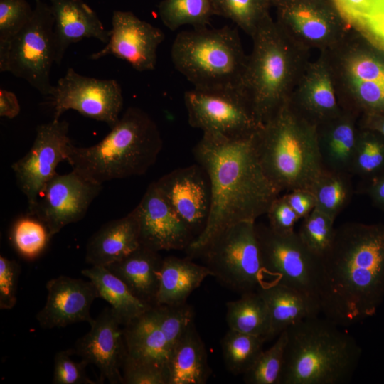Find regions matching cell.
<instances>
[{"instance_id": "cell-49", "label": "cell", "mask_w": 384, "mask_h": 384, "mask_svg": "<svg viewBox=\"0 0 384 384\" xmlns=\"http://www.w3.org/2000/svg\"><path fill=\"white\" fill-rule=\"evenodd\" d=\"M363 192L375 207L384 211V173L369 179Z\"/></svg>"}, {"instance_id": "cell-44", "label": "cell", "mask_w": 384, "mask_h": 384, "mask_svg": "<svg viewBox=\"0 0 384 384\" xmlns=\"http://www.w3.org/2000/svg\"><path fill=\"white\" fill-rule=\"evenodd\" d=\"M309 109L324 117L336 110V100L331 84L327 79H321L314 84L309 97Z\"/></svg>"}, {"instance_id": "cell-27", "label": "cell", "mask_w": 384, "mask_h": 384, "mask_svg": "<svg viewBox=\"0 0 384 384\" xmlns=\"http://www.w3.org/2000/svg\"><path fill=\"white\" fill-rule=\"evenodd\" d=\"M81 272L93 283L98 297L110 304L123 326L154 306L136 297L122 279L104 266H92Z\"/></svg>"}, {"instance_id": "cell-32", "label": "cell", "mask_w": 384, "mask_h": 384, "mask_svg": "<svg viewBox=\"0 0 384 384\" xmlns=\"http://www.w3.org/2000/svg\"><path fill=\"white\" fill-rule=\"evenodd\" d=\"M158 10L162 23L171 31L185 25L206 27L215 15L210 0H163Z\"/></svg>"}, {"instance_id": "cell-33", "label": "cell", "mask_w": 384, "mask_h": 384, "mask_svg": "<svg viewBox=\"0 0 384 384\" xmlns=\"http://www.w3.org/2000/svg\"><path fill=\"white\" fill-rule=\"evenodd\" d=\"M350 173L368 180L384 173L383 135L377 132L357 135Z\"/></svg>"}, {"instance_id": "cell-45", "label": "cell", "mask_w": 384, "mask_h": 384, "mask_svg": "<svg viewBox=\"0 0 384 384\" xmlns=\"http://www.w3.org/2000/svg\"><path fill=\"white\" fill-rule=\"evenodd\" d=\"M356 91L361 102L367 108L384 111V80H356Z\"/></svg>"}, {"instance_id": "cell-4", "label": "cell", "mask_w": 384, "mask_h": 384, "mask_svg": "<svg viewBox=\"0 0 384 384\" xmlns=\"http://www.w3.org/2000/svg\"><path fill=\"white\" fill-rule=\"evenodd\" d=\"M162 147L156 123L142 109L129 107L97 144L80 147L72 144L67 161L73 170L102 184L146 174Z\"/></svg>"}, {"instance_id": "cell-19", "label": "cell", "mask_w": 384, "mask_h": 384, "mask_svg": "<svg viewBox=\"0 0 384 384\" xmlns=\"http://www.w3.org/2000/svg\"><path fill=\"white\" fill-rule=\"evenodd\" d=\"M46 287V304L36 314L41 328L65 327L92 319L90 310L98 294L90 280L61 275L50 279Z\"/></svg>"}, {"instance_id": "cell-31", "label": "cell", "mask_w": 384, "mask_h": 384, "mask_svg": "<svg viewBox=\"0 0 384 384\" xmlns=\"http://www.w3.org/2000/svg\"><path fill=\"white\" fill-rule=\"evenodd\" d=\"M265 342L262 337L229 329L220 341L227 370L235 375L245 374L263 351Z\"/></svg>"}, {"instance_id": "cell-16", "label": "cell", "mask_w": 384, "mask_h": 384, "mask_svg": "<svg viewBox=\"0 0 384 384\" xmlns=\"http://www.w3.org/2000/svg\"><path fill=\"white\" fill-rule=\"evenodd\" d=\"M156 184L195 238L204 230L211 208L210 181L206 171L193 164L164 175Z\"/></svg>"}, {"instance_id": "cell-6", "label": "cell", "mask_w": 384, "mask_h": 384, "mask_svg": "<svg viewBox=\"0 0 384 384\" xmlns=\"http://www.w3.org/2000/svg\"><path fill=\"white\" fill-rule=\"evenodd\" d=\"M171 55L175 68L194 88L241 90L248 60L238 32L229 26L178 33Z\"/></svg>"}, {"instance_id": "cell-51", "label": "cell", "mask_w": 384, "mask_h": 384, "mask_svg": "<svg viewBox=\"0 0 384 384\" xmlns=\"http://www.w3.org/2000/svg\"><path fill=\"white\" fill-rule=\"evenodd\" d=\"M366 126L368 128L380 133L384 137V116L375 114L369 115Z\"/></svg>"}, {"instance_id": "cell-26", "label": "cell", "mask_w": 384, "mask_h": 384, "mask_svg": "<svg viewBox=\"0 0 384 384\" xmlns=\"http://www.w3.org/2000/svg\"><path fill=\"white\" fill-rule=\"evenodd\" d=\"M208 276L209 269L186 258L166 257L160 270L156 305H177L186 302L189 295Z\"/></svg>"}, {"instance_id": "cell-42", "label": "cell", "mask_w": 384, "mask_h": 384, "mask_svg": "<svg viewBox=\"0 0 384 384\" xmlns=\"http://www.w3.org/2000/svg\"><path fill=\"white\" fill-rule=\"evenodd\" d=\"M122 369L124 384H169L167 371L156 366L126 360Z\"/></svg>"}, {"instance_id": "cell-14", "label": "cell", "mask_w": 384, "mask_h": 384, "mask_svg": "<svg viewBox=\"0 0 384 384\" xmlns=\"http://www.w3.org/2000/svg\"><path fill=\"white\" fill-rule=\"evenodd\" d=\"M102 188V184L74 170L56 173L28 208V214L43 223L53 237L66 225L82 220Z\"/></svg>"}, {"instance_id": "cell-30", "label": "cell", "mask_w": 384, "mask_h": 384, "mask_svg": "<svg viewBox=\"0 0 384 384\" xmlns=\"http://www.w3.org/2000/svg\"><path fill=\"white\" fill-rule=\"evenodd\" d=\"M352 174L324 169L310 191L316 200V208L336 220L350 203L353 193Z\"/></svg>"}, {"instance_id": "cell-11", "label": "cell", "mask_w": 384, "mask_h": 384, "mask_svg": "<svg viewBox=\"0 0 384 384\" xmlns=\"http://www.w3.org/2000/svg\"><path fill=\"white\" fill-rule=\"evenodd\" d=\"M255 230L265 274L274 276L273 282L293 288L319 303V258L306 248L297 232L279 235L262 223H255Z\"/></svg>"}, {"instance_id": "cell-12", "label": "cell", "mask_w": 384, "mask_h": 384, "mask_svg": "<svg viewBox=\"0 0 384 384\" xmlns=\"http://www.w3.org/2000/svg\"><path fill=\"white\" fill-rule=\"evenodd\" d=\"M53 119L69 110L113 127L119 121L124 99L119 83L82 75L73 68L58 79L50 96Z\"/></svg>"}, {"instance_id": "cell-23", "label": "cell", "mask_w": 384, "mask_h": 384, "mask_svg": "<svg viewBox=\"0 0 384 384\" xmlns=\"http://www.w3.org/2000/svg\"><path fill=\"white\" fill-rule=\"evenodd\" d=\"M270 314V341L289 327L321 313L319 303L303 293L276 282H265L257 290Z\"/></svg>"}, {"instance_id": "cell-5", "label": "cell", "mask_w": 384, "mask_h": 384, "mask_svg": "<svg viewBox=\"0 0 384 384\" xmlns=\"http://www.w3.org/2000/svg\"><path fill=\"white\" fill-rule=\"evenodd\" d=\"M305 124L282 107L253 136L263 172L280 192L310 191L324 170L316 132Z\"/></svg>"}, {"instance_id": "cell-13", "label": "cell", "mask_w": 384, "mask_h": 384, "mask_svg": "<svg viewBox=\"0 0 384 384\" xmlns=\"http://www.w3.org/2000/svg\"><path fill=\"white\" fill-rule=\"evenodd\" d=\"M69 124L54 119L36 127L33 143L28 153L12 164L16 183L26 196L28 208L37 201L48 181L57 173L58 165L67 161L73 144Z\"/></svg>"}, {"instance_id": "cell-43", "label": "cell", "mask_w": 384, "mask_h": 384, "mask_svg": "<svg viewBox=\"0 0 384 384\" xmlns=\"http://www.w3.org/2000/svg\"><path fill=\"white\" fill-rule=\"evenodd\" d=\"M266 215L269 220L270 228L279 235L294 233V225L300 220L287 203L284 196H279L273 201Z\"/></svg>"}, {"instance_id": "cell-15", "label": "cell", "mask_w": 384, "mask_h": 384, "mask_svg": "<svg viewBox=\"0 0 384 384\" xmlns=\"http://www.w3.org/2000/svg\"><path fill=\"white\" fill-rule=\"evenodd\" d=\"M109 41L89 58L97 60L113 55L127 61L137 71L156 68L157 48L165 38L164 33L139 18L131 11L115 10L112 16Z\"/></svg>"}, {"instance_id": "cell-37", "label": "cell", "mask_w": 384, "mask_h": 384, "mask_svg": "<svg viewBox=\"0 0 384 384\" xmlns=\"http://www.w3.org/2000/svg\"><path fill=\"white\" fill-rule=\"evenodd\" d=\"M287 341L286 331L277 336L274 343L263 351L252 366L243 374L247 384H279Z\"/></svg>"}, {"instance_id": "cell-38", "label": "cell", "mask_w": 384, "mask_h": 384, "mask_svg": "<svg viewBox=\"0 0 384 384\" xmlns=\"http://www.w3.org/2000/svg\"><path fill=\"white\" fill-rule=\"evenodd\" d=\"M33 13V8L26 0H0V43L19 32Z\"/></svg>"}, {"instance_id": "cell-28", "label": "cell", "mask_w": 384, "mask_h": 384, "mask_svg": "<svg viewBox=\"0 0 384 384\" xmlns=\"http://www.w3.org/2000/svg\"><path fill=\"white\" fill-rule=\"evenodd\" d=\"M225 319L229 329L263 338L265 341L270 328L267 306L260 294L246 292L226 303Z\"/></svg>"}, {"instance_id": "cell-9", "label": "cell", "mask_w": 384, "mask_h": 384, "mask_svg": "<svg viewBox=\"0 0 384 384\" xmlns=\"http://www.w3.org/2000/svg\"><path fill=\"white\" fill-rule=\"evenodd\" d=\"M191 127L230 139L252 136L261 127L242 90L194 88L184 94Z\"/></svg>"}, {"instance_id": "cell-46", "label": "cell", "mask_w": 384, "mask_h": 384, "mask_svg": "<svg viewBox=\"0 0 384 384\" xmlns=\"http://www.w3.org/2000/svg\"><path fill=\"white\" fill-rule=\"evenodd\" d=\"M383 0H335L341 11L349 19L365 23Z\"/></svg>"}, {"instance_id": "cell-47", "label": "cell", "mask_w": 384, "mask_h": 384, "mask_svg": "<svg viewBox=\"0 0 384 384\" xmlns=\"http://www.w3.org/2000/svg\"><path fill=\"white\" fill-rule=\"evenodd\" d=\"M353 76L363 81L384 80V65L370 58L363 57L351 65Z\"/></svg>"}, {"instance_id": "cell-24", "label": "cell", "mask_w": 384, "mask_h": 384, "mask_svg": "<svg viewBox=\"0 0 384 384\" xmlns=\"http://www.w3.org/2000/svg\"><path fill=\"white\" fill-rule=\"evenodd\" d=\"M162 261L159 252L140 245L105 267L122 279L136 297L155 306Z\"/></svg>"}, {"instance_id": "cell-52", "label": "cell", "mask_w": 384, "mask_h": 384, "mask_svg": "<svg viewBox=\"0 0 384 384\" xmlns=\"http://www.w3.org/2000/svg\"></svg>"}, {"instance_id": "cell-18", "label": "cell", "mask_w": 384, "mask_h": 384, "mask_svg": "<svg viewBox=\"0 0 384 384\" xmlns=\"http://www.w3.org/2000/svg\"><path fill=\"white\" fill-rule=\"evenodd\" d=\"M90 330L80 338L73 353L87 364H93L100 373L101 381L123 383L120 371L127 356L122 325L110 307L105 309L90 322Z\"/></svg>"}, {"instance_id": "cell-22", "label": "cell", "mask_w": 384, "mask_h": 384, "mask_svg": "<svg viewBox=\"0 0 384 384\" xmlns=\"http://www.w3.org/2000/svg\"><path fill=\"white\" fill-rule=\"evenodd\" d=\"M140 245L134 208L124 217L106 223L90 238L85 260L92 266L105 267L127 257Z\"/></svg>"}, {"instance_id": "cell-8", "label": "cell", "mask_w": 384, "mask_h": 384, "mask_svg": "<svg viewBox=\"0 0 384 384\" xmlns=\"http://www.w3.org/2000/svg\"><path fill=\"white\" fill-rule=\"evenodd\" d=\"M201 255L219 282L241 294L255 292L265 274L255 222L231 225L216 234L194 256Z\"/></svg>"}, {"instance_id": "cell-50", "label": "cell", "mask_w": 384, "mask_h": 384, "mask_svg": "<svg viewBox=\"0 0 384 384\" xmlns=\"http://www.w3.org/2000/svg\"><path fill=\"white\" fill-rule=\"evenodd\" d=\"M21 111L16 95L9 90H0V117L14 119Z\"/></svg>"}, {"instance_id": "cell-36", "label": "cell", "mask_w": 384, "mask_h": 384, "mask_svg": "<svg viewBox=\"0 0 384 384\" xmlns=\"http://www.w3.org/2000/svg\"><path fill=\"white\" fill-rule=\"evenodd\" d=\"M215 15L228 18L248 32L257 30L267 18L270 0H210Z\"/></svg>"}, {"instance_id": "cell-25", "label": "cell", "mask_w": 384, "mask_h": 384, "mask_svg": "<svg viewBox=\"0 0 384 384\" xmlns=\"http://www.w3.org/2000/svg\"><path fill=\"white\" fill-rule=\"evenodd\" d=\"M169 384H204L210 374L207 352L193 322L171 349L168 366Z\"/></svg>"}, {"instance_id": "cell-41", "label": "cell", "mask_w": 384, "mask_h": 384, "mask_svg": "<svg viewBox=\"0 0 384 384\" xmlns=\"http://www.w3.org/2000/svg\"><path fill=\"white\" fill-rule=\"evenodd\" d=\"M21 267L18 263L0 256V309H11L16 303V292Z\"/></svg>"}, {"instance_id": "cell-17", "label": "cell", "mask_w": 384, "mask_h": 384, "mask_svg": "<svg viewBox=\"0 0 384 384\" xmlns=\"http://www.w3.org/2000/svg\"><path fill=\"white\" fill-rule=\"evenodd\" d=\"M135 209L141 245L156 252L181 250H186L195 239L155 181L148 186Z\"/></svg>"}, {"instance_id": "cell-3", "label": "cell", "mask_w": 384, "mask_h": 384, "mask_svg": "<svg viewBox=\"0 0 384 384\" xmlns=\"http://www.w3.org/2000/svg\"><path fill=\"white\" fill-rule=\"evenodd\" d=\"M341 327L318 316L289 327L279 384L350 383L362 348Z\"/></svg>"}, {"instance_id": "cell-2", "label": "cell", "mask_w": 384, "mask_h": 384, "mask_svg": "<svg viewBox=\"0 0 384 384\" xmlns=\"http://www.w3.org/2000/svg\"><path fill=\"white\" fill-rule=\"evenodd\" d=\"M254 134L230 139L203 133L193 147L195 160L210 179L212 202L206 228L186 250L190 256H194L224 228L240 222H255L266 215L279 196L280 191L261 167Z\"/></svg>"}, {"instance_id": "cell-34", "label": "cell", "mask_w": 384, "mask_h": 384, "mask_svg": "<svg viewBox=\"0 0 384 384\" xmlns=\"http://www.w3.org/2000/svg\"><path fill=\"white\" fill-rule=\"evenodd\" d=\"M51 238L44 223L29 214L18 218L10 233V240L15 250L28 260L41 254Z\"/></svg>"}, {"instance_id": "cell-48", "label": "cell", "mask_w": 384, "mask_h": 384, "mask_svg": "<svg viewBox=\"0 0 384 384\" xmlns=\"http://www.w3.org/2000/svg\"><path fill=\"white\" fill-rule=\"evenodd\" d=\"M287 203L299 219L309 214L316 207V200L311 191L297 188L284 195Z\"/></svg>"}, {"instance_id": "cell-35", "label": "cell", "mask_w": 384, "mask_h": 384, "mask_svg": "<svg viewBox=\"0 0 384 384\" xmlns=\"http://www.w3.org/2000/svg\"><path fill=\"white\" fill-rule=\"evenodd\" d=\"M335 220L316 208L302 218L297 232L306 248L319 259L329 249L334 240Z\"/></svg>"}, {"instance_id": "cell-20", "label": "cell", "mask_w": 384, "mask_h": 384, "mask_svg": "<svg viewBox=\"0 0 384 384\" xmlns=\"http://www.w3.org/2000/svg\"><path fill=\"white\" fill-rule=\"evenodd\" d=\"M55 20V63L61 64L68 47L83 38L109 41L107 30L97 13L82 0H48Z\"/></svg>"}, {"instance_id": "cell-7", "label": "cell", "mask_w": 384, "mask_h": 384, "mask_svg": "<svg viewBox=\"0 0 384 384\" xmlns=\"http://www.w3.org/2000/svg\"><path fill=\"white\" fill-rule=\"evenodd\" d=\"M55 20L50 4L35 0L30 21L15 36L0 43V71L26 80L41 95L53 89L50 71L55 63Z\"/></svg>"}, {"instance_id": "cell-29", "label": "cell", "mask_w": 384, "mask_h": 384, "mask_svg": "<svg viewBox=\"0 0 384 384\" xmlns=\"http://www.w3.org/2000/svg\"><path fill=\"white\" fill-rule=\"evenodd\" d=\"M317 134V132H316ZM357 134L348 119H341L320 135L317 142L324 169L350 173Z\"/></svg>"}, {"instance_id": "cell-39", "label": "cell", "mask_w": 384, "mask_h": 384, "mask_svg": "<svg viewBox=\"0 0 384 384\" xmlns=\"http://www.w3.org/2000/svg\"><path fill=\"white\" fill-rule=\"evenodd\" d=\"M285 9H282V14H286L306 38L319 40L327 34L328 24L314 8L299 4Z\"/></svg>"}, {"instance_id": "cell-40", "label": "cell", "mask_w": 384, "mask_h": 384, "mask_svg": "<svg viewBox=\"0 0 384 384\" xmlns=\"http://www.w3.org/2000/svg\"><path fill=\"white\" fill-rule=\"evenodd\" d=\"M71 349L60 351L54 357L53 384H95L86 373V362L81 360L75 361L71 355Z\"/></svg>"}, {"instance_id": "cell-1", "label": "cell", "mask_w": 384, "mask_h": 384, "mask_svg": "<svg viewBox=\"0 0 384 384\" xmlns=\"http://www.w3.org/2000/svg\"><path fill=\"white\" fill-rule=\"evenodd\" d=\"M321 313L340 326L374 316L384 300V224L349 222L336 228L319 259Z\"/></svg>"}, {"instance_id": "cell-10", "label": "cell", "mask_w": 384, "mask_h": 384, "mask_svg": "<svg viewBox=\"0 0 384 384\" xmlns=\"http://www.w3.org/2000/svg\"><path fill=\"white\" fill-rule=\"evenodd\" d=\"M265 18L257 27L256 48L242 80L241 90L254 114L262 124L282 107L279 105L287 62L274 28Z\"/></svg>"}, {"instance_id": "cell-21", "label": "cell", "mask_w": 384, "mask_h": 384, "mask_svg": "<svg viewBox=\"0 0 384 384\" xmlns=\"http://www.w3.org/2000/svg\"><path fill=\"white\" fill-rule=\"evenodd\" d=\"M124 326L126 360L156 366L168 373L171 348L160 326L159 306H152Z\"/></svg>"}]
</instances>
